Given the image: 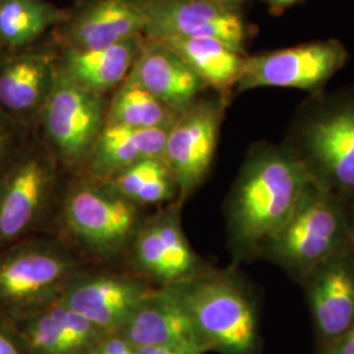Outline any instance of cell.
I'll return each instance as SVG.
<instances>
[{"label":"cell","instance_id":"cell-17","mask_svg":"<svg viewBox=\"0 0 354 354\" xmlns=\"http://www.w3.org/2000/svg\"><path fill=\"white\" fill-rule=\"evenodd\" d=\"M127 80L146 89L176 113L189 108L207 88L176 51L147 37Z\"/></svg>","mask_w":354,"mask_h":354},{"label":"cell","instance_id":"cell-33","mask_svg":"<svg viewBox=\"0 0 354 354\" xmlns=\"http://www.w3.org/2000/svg\"><path fill=\"white\" fill-rule=\"evenodd\" d=\"M215 1H219V3H222V4L230 6V7H238L239 4L247 1V0H215Z\"/></svg>","mask_w":354,"mask_h":354},{"label":"cell","instance_id":"cell-2","mask_svg":"<svg viewBox=\"0 0 354 354\" xmlns=\"http://www.w3.org/2000/svg\"><path fill=\"white\" fill-rule=\"evenodd\" d=\"M106 181L74 175L62 188L54 225L57 232L88 263H122L147 215Z\"/></svg>","mask_w":354,"mask_h":354},{"label":"cell","instance_id":"cell-14","mask_svg":"<svg viewBox=\"0 0 354 354\" xmlns=\"http://www.w3.org/2000/svg\"><path fill=\"white\" fill-rule=\"evenodd\" d=\"M57 58L35 46L0 51V111L32 130L58 77Z\"/></svg>","mask_w":354,"mask_h":354},{"label":"cell","instance_id":"cell-13","mask_svg":"<svg viewBox=\"0 0 354 354\" xmlns=\"http://www.w3.org/2000/svg\"><path fill=\"white\" fill-rule=\"evenodd\" d=\"M143 36L159 41L215 38L245 53L250 28L236 7L215 0H146Z\"/></svg>","mask_w":354,"mask_h":354},{"label":"cell","instance_id":"cell-19","mask_svg":"<svg viewBox=\"0 0 354 354\" xmlns=\"http://www.w3.org/2000/svg\"><path fill=\"white\" fill-rule=\"evenodd\" d=\"M145 36H136L112 46L92 50L64 49L59 71L77 86L104 95L118 88L136 62Z\"/></svg>","mask_w":354,"mask_h":354},{"label":"cell","instance_id":"cell-31","mask_svg":"<svg viewBox=\"0 0 354 354\" xmlns=\"http://www.w3.org/2000/svg\"><path fill=\"white\" fill-rule=\"evenodd\" d=\"M266 1H268V4H269L272 11L281 12V11L289 8L291 6H294V4H297V3H299L302 0H266Z\"/></svg>","mask_w":354,"mask_h":354},{"label":"cell","instance_id":"cell-5","mask_svg":"<svg viewBox=\"0 0 354 354\" xmlns=\"http://www.w3.org/2000/svg\"><path fill=\"white\" fill-rule=\"evenodd\" d=\"M88 266L58 234L17 241L0 251V310L17 322L55 304Z\"/></svg>","mask_w":354,"mask_h":354},{"label":"cell","instance_id":"cell-7","mask_svg":"<svg viewBox=\"0 0 354 354\" xmlns=\"http://www.w3.org/2000/svg\"><path fill=\"white\" fill-rule=\"evenodd\" d=\"M61 167L41 140L26 146L0 175V251L38 235L55 219Z\"/></svg>","mask_w":354,"mask_h":354},{"label":"cell","instance_id":"cell-32","mask_svg":"<svg viewBox=\"0 0 354 354\" xmlns=\"http://www.w3.org/2000/svg\"><path fill=\"white\" fill-rule=\"evenodd\" d=\"M346 214H348V226H349V235L351 243L354 247V200L346 203Z\"/></svg>","mask_w":354,"mask_h":354},{"label":"cell","instance_id":"cell-20","mask_svg":"<svg viewBox=\"0 0 354 354\" xmlns=\"http://www.w3.org/2000/svg\"><path fill=\"white\" fill-rule=\"evenodd\" d=\"M168 129H133L106 122L83 174L108 180L140 160L163 158Z\"/></svg>","mask_w":354,"mask_h":354},{"label":"cell","instance_id":"cell-25","mask_svg":"<svg viewBox=\"0 0 354 354\" xmlns=\"http://www.w3.org/2000/svg\"><path fill=\"white\" fill-rule=\"evenodd\" d=\"M55 304L16 322L32 354H77L58 317Z\"/></svg>","mask_w":354,"mask_h":354},{"label":"cell","instance_id":"cell-12","mask_svg":"<svg viewBox=\"0 0 354 354\" xmlns=\"http://www.w3.org/2000/svg\"><path fill=\"white\" fill-rule=\"evenodd\" d=\"M155 289L149 281L127 269L88 266L68 282L58 302L105 333H120Z\"/></svg>","mask_w":354,"mask_h":354},{"label":"cell","instance_id":"cell-22","mask_svg":"<svg viewBox=\"0 0 354 354\" xmlns=\"http://www.w3.org/2000/svg\"><path fill=\"white\" fill-rule=\"evenodd\" d=\"M67 12L46 0H0V51L32 48L48 29L59 26Z\"/></svg>","mask_w":354,"mask_h":354},{"label":"cell","instance_id":"cell-27","mask_svg":"<svg viewBox=\"0 0 354 354\" xmlns=\"http://www.w3.org/2000/svg\"><path fill=\"white\" fill-rule=\"evenodd\" d=\"M0 354H32L12 317L0 310Z\"/></svg>","mask_w":354,"mask_h":354},{"label":"cell","instance_id":"cell-26","mask_svg":"<svg viewBox=\"0 0 354 354\" xmlns=\"http://www.w3.org/2000/svg\"><path fill=\"white\" fill-rule=\"evenodd\" d=\"M30 130L0 111V175L30 138Z\"/></svg>","mask_w":354,"mask_h":354},{"label":"cell","instance_id":"cell-18","mask_svg":"<svg viewBox=\"0 0 354 354\" xmlns=\"http://www.w3.org/2000/svg\"><path fill=\"white\" fill-rule=\"evenodd\" d=\"M136 348L174 346L194 354L206 352L188 311L169 288H156L120 332Z\"/></svg>","mask_w":354,"mask_h":354},{"label":"cell","instance_id":"cell-6","mask_svg":"<svg viewBox=\"0 0 354 354\" xmlns=\"http://www.w3.org/2000/svg\"><path fill=\"white\" fill-rule=\"evenodd\" d=\"M351 244L346 203L310 181L289 219L269 241L260 259L301 281Z\"/></svg>","mask_w":354,"mask_h":354},{"label":"cell","instance_id":"cell-16","mask_svg":"<svg viewBox=\"0 0 354 354\" xmlns=\"http://www.w3.org/2000/svg\"><path fill=\"white\" fill-rule=\"evenodd\" d=\"M146 0H92L59 24L64 49L92 50L143 36Z\"/></svg>","mask_w":354,"mask_h":354},{"label":"cell","instance_id":"cell-21","mask_svg":"<svg viewBox=\"0 0 354 354\" xmlns=\"http://www.w3.org/2000/svg\"><path fill=\"white\" fill-rule=\"evenodd\" d=\"M162 42L176 51L215 93L228 97L236 88L247 58L245 53L215 38H172Z\"/></svg>","mask_w":354,"mask_h":354},{"label":"cell","instance_id":"cell-23","mask_svg":"<svg viewBox=\"0 0 354 354\" xmlns=\"http://www.w3.org/2000/svg\"><path fill=\"white\" fill-rule=\"evenodd\" d=\"M106 181L127 200L143 209L178 200L176 178L163 158L140 160Z\"/></svg>","mask_w":354,"mask_h":354},{"label":"cell","instance_id":"cell-10","mask_svg":"<svg viewBox=\"0 0 354 354\" xmlns=\"http://www.w3.org/2000/svg\"><path fill=\"white\" fill-rule=\"evenodd\" d=\"M348 51L337 39L311 41L245 58L235 91L295 88L323 92L330 77L346 64Z\"/></svg>","mask_w":354,"mask_h":354},{"label":"cell","instance_id":"cell-11","mask_svg":"<svg viewBox=\"0 0 354 354\" xmlns=\"http://www.w3.org/2000/svg\"><path fill=\"white\" fill-rule=\"evenodd\" d=\"M228 97L201 96L177 114L168 129L163 159L178 185V201L185 203L210 174L225 120Z\"/></svg>","mask_w":354,"mask_h":354},{"label":"cell","instance_id":"cell-29","mask_svg":"<svg viewBox=\"0 0 354 354\" xmlns=\"http://www.w3.org/2000/svg\"><path fill=\"white\" fill-rule=\"evenodd\" d=\"M324 354H354V327L327 344Z\"/></svg>","mask_w":354,"mask_h":354},{"label":"cell","instance_id":"cell-30","mask_svg":"<svg viewBox=\"0 0 354 354\" xmlns=\"http://www.w3.org/2000/svg\"><path fill=\"white\" fill-rule=\"evenodd\" d=\"M137 354H194L174 346H143L137 348Z\"/></svg>","mask_w":354,"mask_h":354},{"label":"cell","instance_id":"cell-1","mask_svg":"<svg viewBox=\"0 0 354 354\" xmlns=\"http://www.w3.org/2000/svg\"><path fill=\"white\" fill-rule=\"evenodd\" d=\"M310 181L304 165L285 142L253 145L225 203L234 266L260 259Z\"/></svg>","mask_w":354,"mask_h":354},{"label":"cell","instance_id":"cell-4","mask_svg":"<svg viewBox=\"0 0 354 354\" xmlns=\"http://www.w3.org/2000/svg\"><path fill=\"white\" fill-rule=\"evenodd\" d=\"M188 311L206 351L254 354L259 346L256 295L235 269L210 266L193 279L167 286Z\"/></svg>","mask_w":354,"mask_h":354},{"label":"cell","instance_id":"cell-9","mask_svg":"<svg viewBox=\"0 0 354 354\" xmlns=\"http://www.w3.org/2000/svg\"><path fill=\"white\" fill-rule=\"evenodd\" d=\"M183 205L177 200L147 215L124 260L127 270L155 288L193 279L210 266L192 248L184 232Z\"/></svg>","mask_w":354,"mask_h":354},{"label":"cell","instance_id":"cell-24","mask_svg":"<svg viewBox=\"0 0 354 354\" xmlns=\"http://www.w3.org/2000/svg\"><path fill=\"white\" fill-rule=\"evenodd\" d=\"M176 112L140 86L125 80L108 104L106 122L133 129L171 127Z\"/></svg>","mask_w":354,"mask_h":354},{"label":"cell","instance_id":"cell-3","mask_svg":"<svg viewBox=\"0 0 354 354\" xmlns=\"http://www.w3.org/2000/svg\"><path fill=\"white\" fill-rule=\"evenodd\" d=\"M285 143L313 183L354 200V89L320 92L299 106Z\"/></svg>","mask_w":354,"mask_h":354},{"label":"cell","instance_id":"cell-15","mask_svg":"<svg viewBox=\"0 0 354 354\" xmlns=\"http://www.w3.org/2000/svg\"><path fill=\"white\" fill-rule=\"evenodd\" d=\"M319 336L326 345L354 327V247L352 243L317 266L302 281Z\"/></svg>","mask_w":354,"mask_h":354},{"label":"cell","instance_id":"cell-8","mask_svg":"<svg viewBox=\"0 0 354 354\" xmlns=\"http://www.w3.org/2000/svg\"><path fill=\"white\" fill-rule=\"evenodd\" d=\"M59 68V67H58ZM104 95L77 86L61 71L38 118L39 140L73 176L83 174L106 124Z\"/></svg>","mask_w":354,"mask_h":354},{"label":"cell","instance_id":"cell-28","mask_svg":"<svg viewBox=\"0 0 354 354\" xmlns=\"http://www.w3.org/2000/svg\"><path fill=\"white\" fill-rule=\"evenodd\" d=\"M92 354H137V348L121 333L106 335Z\"/></svg>","mask_w":354,"mask_h":354}]
</instances>
